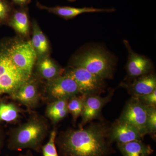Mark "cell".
<instances>
[{
    "instance_id": "obj_24",
    "label": "cell",
    "mask_w": 156,
    "mask_h": 156,
    "mask_svg": "<svg viewBox=\"0 0 156 156\" xmlns=\"http://www.w3.org/2000/svg\"><path fill=\"white\" fill-rule=\"evenodd\" d=\"M148 134L152 138L155 139L156 134V108L155 107H150L147 121Z\"/></svg>"
},
{
    "instance_id": "obj_3",
    "label": "cell",
    "mask_w": 156,
    "mask_h": 156,
    "mask_svg": "<svg viewBox=\"0 0 156 156\" xmlns=\"http://www.w3.org/2000/svg\"><path fill=\"white\" fill-rule=\"evenodd\" d=\"M72 66L82 68L103 80L113 76L112 62L108 54L101 49H94L75 56Z\"/></svg>"
},
{
    "instance_id": "obj_2",
    "label": "cell",
    "mask_w": 156,
    "mask_h": 156,
    "mask_svg": "<svg viewBox=\"0 0 156 156\" xmlns=\"http://www.w3.org/2000/svg\"><path fill=\"white\" fill-rule=\"evenodd\" d=\"M49 126L46 118L32 115L25 122L11 129L8 147L11 151L28 149L41 152L42 144L49 132Z\"/></svg>"
},
{
    "instance_id": "obj_28",
    "label": "cell",
    "mask_w": 156,
    "mask_h": 156,
    "mask_svg": "<svg viewBox=\"0 0 156 156\" xmlns=\"http://www.w3.org/2000/svg\"><path fill=\"white\" fill-rule=\"evenodd\" d=\"M18 156H34V155L32 153L30 150L27 151V152L24 154H21Z\"/></svg>"
},
{
    "instance_id": "obj_20",
    "label": "cell",
    "mask_w": 156,
    "mask_h": 156,
    "mask_svg": "<svg viewBox=\"0 0 156 156\" xmlns=\"http://www.w3.org/2000/svg\"><path fill=\"white\" fill-rule=\"evenodd\" d=\"M23 112L17 105L13 102H0V122L17 123Z\"/></svg>"
},
{
    "instance_id": "obj_21",
    "label": "cell",
    "mask_w": 156,
    "mask_h": 156,
    "mask_svg": "<svg viewBox=\"0 0 156 156\" xmlns=\"http://www.w3.org/2000/svg\"><path fill=\"white\" fill-rule=\"evenodd\" d=\"M87 97V95L80 94L71 98L68 101V110L72 116L74 124H76L78 118L82 114Z\"/></svg>"
},
{
    "instance_id": "obj_13",
    "label": "cell",
    "mask_w": 156,
    "mask_h": 156,
    "mask_svg": "<svg viewBox=\"0 0 156 156\" xmlns=\"http://www.w3.org/2000/svg\"><path fill=\"white\" fill-rule=\"evenodd\" d=\"M131 83H122L120 86L126 88L133 97L147 95L156 90V77L149 73L134 79Z\"/></svg>"
},
{
    "instance_id": "obj_9",
    "label": "cell",
    "mask_w": 156,
    "mask_h": 156,
    "mask_svg": "<svg viewBox=\"0 0 156 156\" xmlns=\"http://www.w3.org/2000/svg\"><path fill=\"white\" fill-rule=\"evenodd\" d=\"M39 89L38 78L34 77L32 75L10 95V97L29 109H33L38 105L41 98Z\"/></svg>"
},
{
    "instance_id": "obj_23",
    "label": "cell",
    "mask_w": 156,
    "mask_h": 156,
    "mask_svg": "<svg viewBox=\"0 0 156 156\" xmlns=\"http://www.w3.org/2000/svg\"><path fill=\"white\" fill-rule=\"evenodd\" d=\"M14 10L8 0H0V23L8 22Z\"/></svg>"
},
{
    "instance_id": "obj_12",
    "label": "cell",
    "mask_w": 156,
    "mask_h": 156,
    "mask_svg": "<svg viewBox=\"0 0 156 156\" xmlns=\"http://www.w3.org/2000/svg\"><path fill=\"white\" fill-rule=\"evenodd\" d=\"M124 43L128 52L127 64L128 78L134 80L141 76L150 73L152 65L150 59L133 51L128 41L125 40Z\"/></svg>"
},
{
    "instance_id": "obj_25",
    "label": "cell",
    "mask_w": 156,
    "mask_h": 156,
    "mask_svg": "<svg viewBox=\"0 0 156 156\" xmlns=\"http://www.w3.org/2000/svg\"><path fill=\"white\" fill-rule=\"evenodd\" d=\"M137 98L143 103L147 106L155 107L156 106V90L147 95L135 97Z\"/></svg>"
},
{
    "instance_id": "obj_5",
    "label": "cell",
    "mask_w": 156,
    "mask_h": 156,
    "mask_svg": "<svg viewBox=\"0 0 156 156\" xmlns=\"http://www.w3.org/2000/svg\"><path fill=\"white\" fill-rule=\"evenodd\" d=\"M9 55L14 64L29 77L33 75L37 56L31 42L17 41L7 44Z\"/></svg>"
},
{
    "instance_id": "obj_15",
    "label": "cell",
    "mask_w": 156,
    "mask_h": 156,
    "mask_svg": "<svg viewBox=\"0 0 156 156\" xmlns=\"http://www.w3.org/2000/svg\"><path fill=\"white\" fill-rule=\"evenodd\" d=\"M36 69L38 78L46 82L62 75L65 71L48 56L38 59Z\"/></svg>"
},
{
    "instance_id": "obj_11",
    "label": "cell",
    "mask_w": 156,
    "mask_h": 156,
    "mask_svg": "<svg viewBox=\"0 0 156 156\" xmlns=\"http://www.w3.org/2000/svg\"><path fill=\"white\" fill-rule=\"evenodd\" d=\"M113 94V93L112 92L104 97L99 95L87 96L81 116L82 120L79 124V128H83L87 123L99 118L101 110L111 100Z\"/></svg>"
},
{
    "instance_id": "obj_1",
    "label": "cell",
    "mask_w": 156,
    "mask_h": 156,
    "mask_svg": "<svg viewBox=\"0 0 156 156\" xmlns=\"http://www.w3.org/2000/svg\"><path fill=\"white\" fill-rule=\"evenodd\" d=\"M110 127L92 123L85 128L68 129L56 136L59 156H106L110 151Z\"/></svg>"
},
{
    "instance_id": "obj_6",
    "label": "cell",
    "mask_w": 156,
    "mask_h": 156,
    "mask_svg": "<svg viewBox=\"0 0 156 156\" xmlns=\"http://www.w3.org/2000/svg\"><path fill=\"white\" fill-rule=\"evenodd\" d=\"M150 107L137 98L132 96L127 101L119 119L134 126L144 137L148 134L147 121Z\"/></svg>"
},
{
    "instance_id": "obj_4",
    "label": "cell",
    "mask_w": 156,
    "mask_h": 156,
    "mask_svg": "<svg viewBox=\"0 0 156 156\" xmlns=\"http://www.w3.org/2000/svg\"><path fill=\"white\" fill-rule=\"evenodd\" d=\"M30 78L14 64L7 44L0 45V95H11Z\"/></svg>"
},
{
    "instance_id": "obj_7",
    "label": "cell",
    "mask_w": 156,
    "mask_h": 156,
    "mask_svg": "<svg viewBox=\"0 0 156 156\" xmlns=\"http://www.w3.org/2000/svg\"><path fill=\"white\" fill-rule=\"evenodd\" d=\"M63 74L74 80L82 95H99L104 89V80L82 68L71 66Z\"/></svg>"
},
{
    "instance_id": "obj_29",
    "label": "cell",
    "mask_w": 156,
    "mask_h": 156,
    "mask_svg": "<svg viewBox=\"0 0 156 156\" xmlns=\"http://www.w3.org/2000/svg\"><path fill=\"white\" fill-rule=\"evenodd\" d=\"M68 1H70V2H74V1H75L76 0H68Z\"/></svg>"
},
{
    "instance_id": "obj_26",
    "label": "cell",
    "mask_w": 156,
    "mask_h": 156,
    "mask_svg": "<svg viewBox=\"0 0 156 156\" xmlns=\"http://www.w3.org/2000/svg\"><path fill=\"white\" fill-rule=\"evenodd\" d=\"M31 0H12V2L14 5L20 7H25L30 2Z\"/></svg>"
},
{
    "instance_id": "obj_10",
    "label": "cell",
    "mask_w": 156,
    "mask_h": 156,
    "mask_svg": "<svg viewBox=\"0 0 156 156\" xmlns=\"http://www.w3.org/2000/svg\"><path fill=\"white\" fill-rule=\"evenodd\" d=\"M143 138L135 127L119 119L110 127L108 139L110 142L124 144L134 140H141Z\"/></svg>"
},
{
    "instance_id": "obj_27",
    "label": "cell",
    "mask_w": 156,
    "mask_h": 156,
    "mask_svg": "<svg viewBox=\"0 0 156 156\" xmlns=\"http://www.w3.org/2000/svg\"><path fill=\"white\" fill-rule=\"evenodd\" d=\"M4 139H5V136L2 133V131L0 129V152L4 144Z\"/></svg>"
},
{
    "instance_id": "obj_8",
    "label": "cell",
    "mask_w": 156,
    "mask_h": 156,
    "mask_svg": "<svg viewBox=\"0 0 156 156\" xmlns=\"http://www.w3.org/2000/svg\"><path fill=\"white\" fill-rule=\"evenodd\" d=\"M45 93L49 102L58 99H69L80 95L77 84L72 78L63 74L46 82Z\"/></svg>"
},
{
    "instance_id": "obj_22",
    "label": "cell",
    "mask_w": 156,
    "mask_h": 156,
    "mask_svg": "<svg viewBox=\"0 0 156 156\" xmlns=\"http://www.w3.org/2000/svg\"><path fill=\"white\" fill-rule=\"evenodd\" d=\"M56 136L57 131L56 128H54L50 132L48 142L45 145L42 146L41 151L43 156H59L56 149Z\"/></svg>"
},
{
    "instance_id": "obj_14",
    "label": "cell",
    "mask_w": 156,
    "mask_h": 156,
    "mask_svg": "<svg viewBox=\"0 0 156 156\" xmlns=\"http://www.w3.org/2000/svg\"><path fill=\"white\" fill-rule=\"evenodd\" d=\"M37 7L41 10H46L50 13L62 17L66 20L72 19L80 14L84 13H95V12H112L115 11L114 9H96L93 7H84L82 8H75L69 6H55L49 7L43 5L39 2L37 3Z\"/></svg>"
},
{
    "instance_id": "obj_18",
    "label": "cell",
    "mask_w": 156,
    "mask_h": 156,
    "mask_svg": "<svg viewBox=\"0 0 156 156\" xmlns=\"http://www.w3.org/2000/svg\"><path fill=\"white\" fill-rule=\"evenodd\" d=\"M123 156H149L154 151L150 145L141 140H136L124 144H117Z\"/></svg>"
},
{
    "instance_id": "obj_19",
    "label": "cell",
    "mask_w": 156,
    "mask_h": 156,
    "mask_svg": "<svg viewBox=\"0 0 156 156\" xmlns=\"http://www.w3.org/2000/svg\"><path fill=\"white\" fill-rule=\"evenodd\" d=\"M31 42L36 52L38 59L47 56L49 49L48 41L36 21L33 23V37Z\"/></svg>"
},
{
    "instance_id": "obj_16",
    "label": "cell",
    "mask_w": 156,
    "mask_h": 156,
    "mask_svg": "<svg viewBox=\"0 0 156 156\" xmlns=\"http://www.w3.org/2000/svg\"><path fill=\"white\" fill-rule=\"evenodd\" d=\"M9 25L23 36H26L29 32V20L26 7H20L14 10L8 22Z\"/></svg>"
},
{
    "instance_id": "obj_17",
    "label": "cell",
    "mask_w": 156,
    "mask_h": 156,
    "mask_svg": "<svg viewBox=\"0 0 156 156\" xmlns=\"http://www.w3.org/2000/svg\"><path fill=\"white\" fill-rule=\"evenodd\" d=\"M68 99H58L48 103L45 115L53 125H56L64 119L69 114L67 108Z\"/></svg>"
}]
</instances>
